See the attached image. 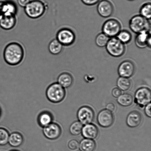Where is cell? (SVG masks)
<instances>
[{"mask_svg": "<svg viewBox=\"0 0 151 151\" xmlns=\"http://www.w3.org/2000/svg\"><path fill=\"white\" fill-rule=\"evenodd\" d=\"M24 56L23 47L18 42L10 43L4 50V60L10 65L16 66L20 64L23 60Z\"/></svg>", "mask_w": 151, "mask_h": 151, "instance_id": "1", "label": "cell"}, {"mask_svg": "<svg viewBox=\"0 0 151 151\" xmlns=\"http://www.w3.org/2000/svg\"><path fill=\"white\" fill-rule=\"evenodd\" d=\"M47 9V6L40 0L30 1L24 7L27 16L32 19L39 18L45 14Z\"/></svg>", "mask_w": 151, "mask_h": 151, "instance_id": "2", "label": "cell"}, {"mask_svg": "<svg viewBox=\"0 0 151 151\" xmlns=\"http://www.w3.org/2000/svg\"><path fill=\"white\" fill-rule=\"evenodd\" d=\"M129 27L133 32L137 34L143 32H150L151 23L149 20L140 15H137L130 19Z\"/></svg>", "mask_w": 151, "mask_h": 151, "instance_id": "3", "label": "cell"}, {"mask_svg": "<svg viewBox=\"0 0 151 151\" xmlns=\"http://www.w3.org/2000/svg\"><path fill=\"white\" fill-rule=\"evenodd\" d=\"M65 95V88L58 83L51 84L47 90V99L52 103H58L63 101Z\"/></svg>", "mask_w": 151, "mask_h": 151, "instance_id": "4", "label": "cell"}, {"mask_svg": "<svg viewBox=\"0 0 151 151\" xmlns=\"http://www.w3.org/2000/svg\"><path fill=\"white\" fill-rule=\"evenodd\" d=\"M106 47L109 54L114 57H121L125 51V44L116 37L109 38Z\"/></svg>", "mask_w": 151, "mask_h": 151, "instance_id": "5", "label": "cell"}, {"mask_svg": "<svg viewBox=\"0 0 151 151\" xmlns=\"http://www.w3.org/2000/svg\"><path fill=\"white\" fill-rule=\"evenodd\" d=\"M122 26L120 23L115 19H108L102 26V32L109 38L115 37L121 30Z\"/></svg>", "mask_w": 151, "mask_h": 151, "instance_id": "6", "label": "cell"}, {"mask_svg": "<svg viewBox=\"0 0 151 151\" xmlns=\"http://www.w3.org/2000/svg\"><path fill=\"white\" fill-rule=\"evenodd\" d=\"M56 39L63 46H69L75 42L76 35L72 29L68 28H63L58 32Z\"/></svg>", "mask_w": 151, "mask_h": 151, "instance_id": "7", "label": "cell"}, {"mask_svg": "<svg viewBox=\"0 0 151 151\" xmlns=\"http://www.w3.org/2000/svg\"><path fill=\"white\" fill-rule=\"evenodd\" d=\"M151 93L150 89L143 87L139 88L134 95V101L140 107L142 108L150 103Z\"/></svg>", "mask_w": 151, "mask_h": 151, "instance_id": "8", "label": "cell"}, {"mask_svg": "<svg viewBox=\"0 0 151 151\" xmlns=\"http://www.w3.org/2000/svg\"><path fill=\"white\" fill-rule=\"evenodd\" d=\"M77 118L78 121L83 125L91 124L94 120V112L90 106H83L77 112Z\"/></svg>", "mask_w": 151, "mask_h": 151, "instance_id": "9", "label": "cell"}, {"mask_svg": "<svg viewBox=\"0 0 151 151\" xmlns=\"http://www.w3.org/2000/svg\"><path fill=\"white\" fill-rule=\"evenodd\" d=\"M114 118L111 112L106 109L101 111L98 114L97 121L100 127L107 128L113 124Z\"/></svg>", "mask_w": 151, "mask_h": 151, "instance_id": "10", "label": "cell"}, {"mask_svg": "<svg viewBox=\"0 0 151 151\" xmlns=\"http://www.w3.org/2000/svg\"><path fill=\"white\" fill-rule=\"evenodd\" d=\"M135 67L133 62L126 60L121 63L118 66V72L120 77L129 78L135 72Z\"/></svg>", "mask_w": 151, "mask_h": 151, "instance_id": "11", "label": "cell"}, {"mask_svg": "<svg viewBox=\"0 0 151 151\" xmlns=\"http://www.w3.org/2000/svg\"><path fill=\"white\" fill-rule=\"evenodd\" d=\"M61 129L58 124L51 123L44 127L43 133L44 136L48 139L55 140L60 137L61 134Z\"/></svg>", "mask_w": 151, "mask_h": 151, "instance_id": "12", "label": "cell"}, {"mask_svg": "<svg viewBox=\"0 0 151 151\" xmlns=\"http://www.w3.org/2000/svg\"><path fill=\"white\" fill-rule=\"evenodd\" d=\"M97 11L101 17L105 18L109 17L113 14L114 6L111 2L108 0H102L98 4Z\"/></svg>", "mask_w": 151, "mask_h": 151, "instance_id": "13", "label": "cell"}, {"mask_svg": "<svg viewBox=\"0 0 151 151\" xmlns=\"http://www.w3.org/2000/svg\"><path fill=\"white\" fill-rule=\"evenodd\" d=\"M135 38V43L138 48L143 49L149 47L150 48L151 38L150 32H143L137 34Z\"/></svg>", "mask_w": 151, "mask_h": 151, "instance_id": "14", "label": "cell"}, {"mask_svg": "<svg viewBox=\"0 0 151 151\" xmlns=\"http://www.w3.org/2000/svg\"><path fill=\"white\" fill-rule=\"evenodd\" d=\"M81 134L84 138L93 140L97 138L98 136L99 129L94 124H86L83 127Z\"/></svg>", "mask_w": 151, "mask_h": 151, "instance_id": "15", "label": "cell"}, {"mask_svg": "<svg viewBox=\"0 0 151 151\" xmlns=\"http://www.w3.org/2000/svg\"><path fill=\"white\" fill-rule=\"evenodd\" d=\"M142 120V118L139 112L136 111H132L127 116V124L130 128H135L140 125Z\"/></svg>", "mask_w": 151, "mask_h": 151, "instance_id": "16", "label": "cell"}, {"mask_svg": "<svg viewBox=\"0 0 151 151\" xmlns=\"http://www.w3.org/2000/svg\"><path fill=\"white\" fill-rule=\"evenodd\" d=\"M17 23L16 16L1 15L0 19V27L5 30H9L15 26Z\"/></svg>", "mask_w": 151, "mask_h": 151, "instance_id": "17", "label": "cell"}, {"mask_svg": "<svg viewBox=\"0 0 151 151\" xmlns=\"http://www.w3.org/2000/svg\"><path fill=\"white\" fill-rule=\"evenodd\" d=\"M17 12V6L11 1H3L1 14L6 16H16Z\"/></svg>", "mask_w": 151, "mask_h": 151, "instance_id": "18", "label": "cell"}, {"mask_svg": "<svg viewBox=\"0 0 151 151\" xmlns=\"http://www.w3.org/2000/svg\"><path fill=\"white\" fill-rule=\"evenodd\" d=\"M73 78L70 73L64 72L59 76L58 78V83L65 88H68L72 85Z\"/></svg>", "mask_w": 151, "mask_h": 151, "instance_id": "19", "label": "cell"}, {"mask_svg": "<svg viewBox=\"0 0 151 151\" xmlns=\"http://www.w3.org/2000/svg\"><path fill=\"white\" fill-rule=\"evenodd\" d=\"M23 142V138L18 132H13L10 134L8 143L12 147H17L21 145Z\"/></svg>", "mask_w": 151, "mask_h": 151, "instance_id": "20", "label": "cell"}, {"mask_svg": "<svg viewBox=\"0 0 151 151\" xmlns=\"http://www.w3.org/2000/svg\"><path fill=\"white\" fill-rule=\"evenodd\" d=\"M52 115L49 112H43L39 115L38 117V124L41 127L44 128L52 122Z\"/></svg>", "mask_w": 151, "mask_h": 151, "instance_id": "21", "label": "cell"}, {"mask_svg": "<svg viewBox=\"0 0 151 151\" xmlns=\"http://www.w3.org/2000/svg\"><path fill=\"white\" fill-rule=\"evenodd\" d=\"M96 144L94 140L84 139L81 142L79 147L81 151H93L95 149Z\"/></svg>", "mask_w": 151, "mask_h": 151, "instance_id": "22", "label": "cell"}, {"mask_svg": "<svg viewBox=\"0 0 151 151\" xmlns=\"http://www.w3.org/2000/svg\"><path fill=\"white\" fill-rule=\"evenodd\" d=\"M63 46L57 39L53 40L48 45V50L51 54L57 55L63 51Z\"/></svg>", "mask_w": 151, "mask_h": 151, "instance_id": "23", "label": "cell"}, {"mask_svg": "<svg viewBox=\"0 0 151 151\" xmlns=\"http://www.w3.org/2000/svg\"><path fill=\"white\" fill-rule=\"evenodd\" d=\"M117 98V102L118 104L124 107L131 106L134 101L133 96L128 93L121 94Z\"/></svg>", "mask_w": 151, "mask_h": 151, "instance_id": "24", "label": "cell"}, {"mask_svg": "<svg viewBox=\"0 0 151 151\" xmlns=\"http://www.w3.org/2000/svg\"><path fill=\"white\" fill-rule=\"evenodd\" d=\"M116 84L119 89L126 91L131 87V82L129 78L120 77L117 81Z\"/></svg>", "mask_w": 151, "mask_h": 151, "instance_id": "25", "label": "cell"}, {"mask_svg": "<svg viewBox=\"0 0 151 151\" xmlns=\"http://www.w3.org/2000/svg\"><path fill=\"white\" fill-rule=\"evenodd\" d=\"M116 37L124 44L129 43L132 39L131 32L127 30H121Z\"/></svg>", "mask_w": 151, "mask_h": 151, "instance_id": "26", "label": "cell"}, {"mask_svg": "<svg viewBox=\"0 0 151 151\" xmlns=\"http://www.w3.org/2000/svg\"><path fill=\"white\" fill-rule=\"evenodd\" d=\"M83 124L78 121L73 122L69 127V132L72 135L78 136L81 133Z\"/></svg>", "mask_w": 151, "mask_h": 151, "instance_id": "27", "label": "cell"}, {"mask_svg": "<svg viewBox=\"0 0 151 151\" xmlns=\"http://www.w3.org/2000/svg\"><path fill=\"white\" fill-rule=\"evenodd\" d=\"M140 15L147 20H150L151 17V4L147 3L142 6L139 10Z\"/></svg>", "mask_w": 151, "mask_h": 151, "instance_id": "28", "label": "cell"}, {"mask_svg": "<svg viewBox=\"0 0 151 151\" xmlns=\"http://www.w3.org/2000/svg\"><path fill=\"white\" fill-rule=\"evenodd\" d=\"M109 37L106 36L103 32L99 33L95 38L96 45L99 47H104L106 46L109 39Z\"/></svg>", "mask_w": 151, "mask_h": 151, "instance_id": "29", "label": "cell"}, {"mask_svg": "<svg viewBox=\"0 0 151 151\" xmlns=\"http://www.w3.org/2000/svg\"><path fill=\"white\" fill-rule=\"evenodd\" d=\"M9 135L7 130L0 128V146H5L8 143Z\"/></svg>", "mask_w": 151, "mask_h": 151, "instance_id": "30", "label": "cell"}, {"mask_svg": "<svg viewBox=\"0 0 151 151\" xmlns=\"http://www.w3.org/2000/svg\"><path fill=\"white\" fill-rule=\"evenodd\" d=\"M79 143L77 140L73 139L69 142L68 146L71 150H76L79 147Z\"/></svg>", "mask_w": 151, "mask_h": 151, "instance_id": "31", "label": "cell"}, {"mask_svg": "<svg viewBox=\"0 0 151 151\" xmlns=\"http://www.w3.org/2000/svg\"><path fill=\"white\" fill-rule=\"evenodd\" d=\"M100 0H81L82 2L87 6L94 5L99 2Z\"/></svg>", "mask_w": 151, "mask_h": 151, "instance_id": "32", "label": "cell"}, {"mask_svg": "<svg viewBox=\"0 0 151 151\" xmlns=\"http://www.w3.org/2000/svg\"><path fill=\"white\" fill-rule=\"evenodd\" d=\"M121 94H122V91L119 88H115L112 90V95L114 97L118 98Z\"/></svg>", "mask_w": 151, "mask_h": 151, "instance_id": "33", "label": "cell"}, {"mask_svg": "<svg viewBox=\"0 0 151 151\" xmlns=\"http://www.w3.org/2000/svg\"><path fill=\"white\" fill-rule=\"evenodd\" d=\"M151 104L150 103L146 105L145 109V114L149 118H151Z\"/></svg>", "mask_w": 151, "mask_h": 151, "instance_id": "34", "label": "cell"}, {"mask_svg": "<svg viewBox=\"0 0 151 151\" xmlns=\"http://www.w3.org/2000/svg\"><path fill=\"white\" fill-rule=\"evenodd\" d=\"M30 1V0H17L19 5L24 8L26 6Z\"/></svg>", "mask_w": 151, "mask_h": 151, "instance_id": "35", "label": "cell"}, {"mask_svg": "<svg viewBox=\"0 0 151 151\" xmlns=\"http://www.w3.org/2000/svg\"><path fill=\"white\" fill-rule=\"evenodd\" d=\"M106 109L110 111L111 112H113L115 110V106L114 104L112 103H109L106 105Z\"/></svg>", "mask_w": 151, "mask_h": 151, "instance_id": "36", "label": "cell"}, {"mask_svg": "<svg viewBox=\"0 0 151 151\" xmlns=\"http://www.w3.org/2000/svg\"><path fill=\"white\" fill-rule=\"evenodd\" d=\"M128 1H135V0H128Z\"/></svg>", "mask_w": 151, "mask_h": 151, "instance_id": "37", "label": "cell"}, {"mask_svg": "<svg viewBox=\"0 0 151 151\" xmlns=\"http://www.w3.org/2000/svg\"><path fill=\"white\" fill-rule=\"evenodd\" d=\"M1 14H0V19H1Z\"/></svg>", "mask_w": 151, "mask_h": 151, "instance_id": "38", "label": "cell"}, {"mask_svg": "<svg viewBox=\"0 0 151 151\" xmlns=\"http://www.w3.org/2000/svg\"><path fill=\"white\" fill-rule=\"evenodd\" d=\"M1 109H0V116H1Z\"/></svg>", "mask_w": 151, "mask_h": 151, "instance_id": "39", "label": "cell"}, {"mask_svg": "<svg viewBox=\"0 0 151 151\" xmlns=\"http://www.w3.org/2000/svg\"><path fill=\"white\" fill-rule=\"evenodd\" d=\"M18 151L13 150H12V151Z\"/></svg>", "mask_w": 151, "mask_h": 151, "instance_id": "40", "label": "cell"}]
</instances>
